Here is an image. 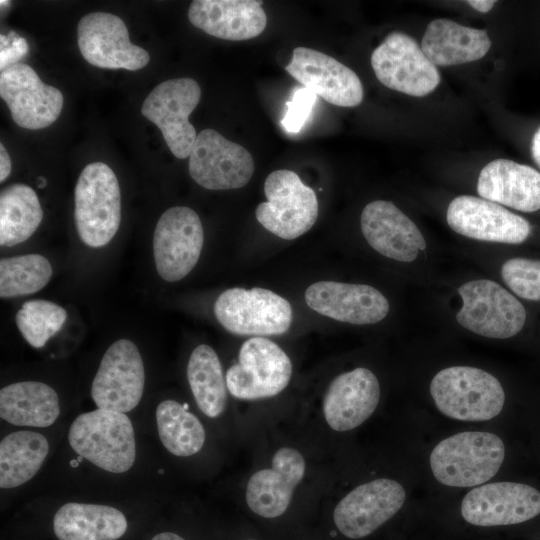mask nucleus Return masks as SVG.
Listing matches in <instances>:
<instances>
[{
  "mask_svg": "<svg viewBox=\"0 0 540 540\" xmlns=\"http://www.w3.org/2000/svg\"><path fill=\"white\" fill-rule=\"evenodd\" d=\"M505 284L519 297L540 300V260L512 258L507 260L501 269Z\"/></svg>",
  "mask_w": 540,
  "mask_h": 540,
  "instance_id": "nucleus-35",
  "label": "nucleus"
},
{
  "mask_svg": "<svg viewBox=\"0 0 540 540\" xmlns=\"http://www.w3.org/2000/svg\"><path fill=\"white\" fill-rule=\"evenodd\" d=\"M0 96L14 122L25 129H43L54 123L63 107L62 92L45 84L25 63L12 64L1 71Z\"/></svg>",
  "mask_w": 540,
  "mask_h": 540,
  "instance_id": "nucleus-15",
  "label": "nucleus"
},
{
  "mask_svg": "<svg viewBox=\"0 0 540 540\" xmlns=\"http://www.w3.org/2000/svg\"><path fill=\"white\" fill-rule=\"evenodd\" d=\"M156 422L163 446L173 455L187 457L198 453L206 438L199 419L179 402L167 399L156 408Z\"/></svg>",
  "mask_w": 540,
  "mask_h": 540,
  "instance_id": "nucleus-32",
  "label": "nucleus"
},
{
  "mask_svg": "<svg viewBox=\"0 0 540 540\" xmlns=\"http://www.w3.org/2000/svg\"><path fill=\"white\" fill-rule=\"evenodd\" d=\"M74 202L81 241L92 248L106 246L121 222V192L113 170L103 162L88 164L78 177Z\"/></svg>",
  "mask_w": 540,
  "mask_h": 540,
  "instance_id": "nucleus-4",
  "label": "nucleus"
},
{
  "mask_svg": "<svg viewBox=\"0 0 540 540\" xmlns=\"http://www.w3.org/2000/svg\"><path fill=\"white\" fill-rule=\"evenodd\" d=\"M531 153L534 161L540 167V127L533 135L531 143Z\"/></svg>",
  "mask_w": 540,
  "mask_h": 540,
  "instance_id": "nucleus-40",
  "label": "nucleus"
},
{
  "mask_svg": "<svg viewBox=\"0 0 540 540\" xmlns=\"http://www.w3.org/2000/svg\"><path fill=\"white\" fill-rule=\"evenodd\" d=\"M257 0H195L188 9L192 25L224 40L242 41L260 35L267 16Z\"/></svg>",
  "mask_w": 540,
  "mask_h": 540,
  "instance_id": "nucleus-24",
  "label": "nucleus"
},
{
  "mask_svg": "<svg viewBox=\"0 0 540 540\" xmlns=\"http://www.w3.org/2000/svg\"><path fill=\"white\" fill-rule=\"evenodd\" d=\"M77 42L83 58L99 68L135 71L150 60L145 49L130 42L125 23L112 13L92 12L82 17Z\"/></svg>",
  "mask_w": 540,
  "mask_h": 540,
  "instance_id": "nucleus-14",
  "label": "nucleus"
},
{
  "mask_svg": "<svg viewBox=\"0 0 540 540\" xmlns=\"http://www.w3.org/2000/svg\"><path fill=\"white\" fill-rule=\"evenodd\" d=\"M305 301L323 316L355 325L377 323L389 312L386 297L365 284L319 281L306 289Z\"/></svg>",
  "mask_w": 540,
  "mask_h": 540,
  "instance_id": "nucleus-20",
  "label": "nucleus"
},
{
  "mask_svg": "<svg viewBox=\"0 0 540 540\" xmlns=\"http://www.w3.org/2000/svg\"><path fill=\"white\" fill-rule=\"evenodd\" d=\"M264 193L267 201L257 206L255 216L269 232L293 240L315 224L318 217L316 193L297 173L286 169L271 172L264 182Z\"/></svg>",
  "mask_w": 540,
  "mask_h": 540,
  "instance_id": "nucleus-6",
  "label": "nucleus"
},
{
  "mask_svg": "<svg viewBox=\"0 0 540 540\" xmlns=\"http://www.w3.org/2000/svg\"><path fill=\"white\" fill-rule=\"evenodd\" d=\"M127 526L120 510L100 504L66 503L53 518L58 540H117Z\"/></svg>",
  "mask_w": 540,
  "mask_h": 540,
  "instance_id": "nucleus-27",
  "label": "nucleus"
},
{
  "mask_svg": "<svg viewBox=\"0 0 540 540\" xmlns=\"http://www.w3.org/2000/svg\"><path fill=\"white\" fill-rule=\"evenodd\" d=\"M43 219V210L33 188L15 183L0 194V245L14 246L30 238Z\"/></svg>",
  "mask_w": 540,
  "mask_h": 540,
  "instance_id": "nucleus-31",
  "label": "nucleus"
},
{
  "mask_svg": "<svg viewBox=\"0 0 540 540\" xmlns=\"http://www.w3.org/2000/svg\"><path fill=\"white\" fill-rule=\"evenodd\" d=\"M53 274L47 258L40 254H25L0 260V296L14 298L38 292Z\"/></svg>",
  "mask_w": 540,
  "mask_h": 540,
  "instance_id": "nucleus-33",
  "label": "nucleus"
},
{
  "mask_svg": "<svg viewBox=\"0 0 540 540\" xmlns=\"http://www.w3.org/2000/svg\"><path fill=\"white\" fill-rule=\"evenodd\" d=\"M72 449L97 467L128 471L136 458L132 422L124 413L96 409L75 418L68 432Z\"/></svg>",
  "mask_w": 540,
  "mask_h": 540,
  "instance_id": "nucleus-2",
  "label": "nucleus"
},
{
  "mask_svg": "<svg viewBox=\"0 0 540 540\" xmlns=\"http://www.w3.org/2000/svg\"><path fill=\"white\" fill-rule=\"evenodd\" d=\"M11 159L4 145L0 144V182H3L11 172Z\"/></svg>",
  "mask_w": 540,
  "mask_h": 540,
  "instance_id": "nucleus-38",
  "label": "nucleus"
},
{
  "mask_svg": "<svg viewBox=\"0 0 540 540\" xmlns=\"http://www.w3.org/2000/svg\"><path fill=\"white\" fill-rule=\"evenodd\" d=\"M467 3L481 13H487L492 9L496 1L494 0H470Z\"/></svg>",
  "mask_w": 540,
  "mask_h": 540,
  "instance_id": "nucleus-39",
  "label": "nucleus"
},
{
  "mask_svg": "<svg viewBox=\"0 0 540 540\" xmlns=\"http://www.w3.org/2000/svg\"><path fill=\"white\" fill-rule=\"evenodd\" d=\"M360 225L368 244L387 258L411 262L426 248L418 227L392 202L375 200L367 204Z\"/></svg>",
  "mask_w": 540,
  "mask_h": 540,
  "instance_id": "nucleus-21",
  "label": "nucleus"
},
{
  "mask_svg": "<svg viewBox=\"0 0 540 540\" xmlns=\"http://www.w3.org/2000/svg\"><path fill=\"white\" fill-rule=\"evenodd\" d=\"M189 174L203 188L227 190L244 187L254 172V160L243 146L213 129L197 134L189 155Z\"/></svg>",
  "mask_w": 540,
  "mask_h": 540,
  "instance_id": "nucleus-13",
  "label": "nucleus"
},
{
  "mask_svg": "<svg viewBox=\"0 0 540 540\" xmlns=\"http://www.w3.org/2000/svg\"><path fill=\"white\" fill-rule=\"evenodd\" d=\"M477 192L491 202L534 212L540 209V172L512 160L495 159L482 168Z\"/></svg>",
  "mask_w": 540,
  "mask_h": 540,
  "instance_id": "nucleus-25",
  "label": "nucleus"
},
{
  "mask_svg": "<svg viewBox=\"0 0 540 540\" xmlns=\"http://www.w3.org/2000/svg\"><path fill=\"white\" fill-rule=\"evenodd\" d=\"M405 498V490L397 481L375 479L345 495L333 511V521L344 536L364 538L391 519Z\"/></svg>",
  "mask_w": 540,
  "mask_h": 540,
  "instance_id": "nucleus-16",
  "label": "nucleus"
},
{
  "mask_svg": "<svg viewBox=\"0 0 540 540\" xmlns=\"http://www.w3.org/2000/svg\"><path fill=\"white\" fill-rule=\"evenodd\" d=\"M305 468L304 457L298 450L278 449L271 468L258 470L247 482L245 499L250 510L264 518H276L285 513Z\"/></svg>",
  "mask_w": 540,
  "mask_h": 540,
  "instance_id": "nucleus-22",
  "label": "nucleus"
},
{
  "mask_svg": "<svg viewBox=\"0 0 540 540\" xmlns=\"http://www.w3.org/2000/svg\"><path fill=\"white\" fill-rule=\"evenodd\" d=\"M204 244L198 214L186 206L167 209L159 218L153 235L157 273L168 282L188 275L197 264Z\"/></svg>",
  "mask_w": 540,
  "mask_h": 540,
  "instance_id": "nucleus-11",
  "label": "nucleus"
},
{
  "mask_svg": "<svg viewBox=\"0 0 540 540\" xmlns=\"http://www.w3.org/2000/svg\"><path fill=\"white\" fill-rule=\"evenodd\" d=\"M246 540H254V539H246Z\"/></svg>",
  "mask_w": 540,
  "mask_h": 540,
  "instance_id": "nucleus-43",
  "label": "nucleus"
},
{
  "mask_svg": "<svg viewBox=\"0 0 540 540\" xmlns=\"http://www.w3.org/2000/svg\"><path fill=\"white\" fill-rule=\"evenodd\" d=\"M49 443L40 433L16 431L0 442V487L15 488L29 481L41 468Z\"/></svg>",
  "mask_w": 540,
  "mask_h": 540,
  "instance_id": "nucleus-29",
  "label": "nucleus"
},
{
  "mask_svg": "<svg viewBox=\"0 0 540 540\" xmlns=\"http://www.w3.org/2000/svg\"><path fill=\"white\" fill-rule=\"evenodd\" d=\"M47 184V181L44 177H38V187L39 188H43L44 186H46Z\"/></svg>",
  "mask_w": 540,
  "mask_h": 540,
  "instance_id": "nucleus-42",
  "label": "nucleus"
},
{
  "mask_svg": "<svg viewBox=\"0 0 540 540\" xmlns=\"http://www.w3.org/2000/svg\"><path fill=\"white\" fill-rule=\"evenodd\" d=\"M462 307L457 322L478 335L506 339L518 334L526 321L522 303L498 283L479 279L458 288Z\"/></svg>",
  "mask_w": 540,
  "mask_h": 540,
  "instance_id": "nucleus-7",
  "label": "nucleus"
},
{
  "mask_svg": "<svg viewBox=\"0 0 540 540\" xmlns=\"http://www.w3.org/2000/svg\"><path fill=\"white\" fill-rule=\"evenodd\" d=\"M291 376L292 363L283 349L265 337H252L242 344L238 362L227 370L225 378L232 396L255 400L279 394Z\"/></svg>",
  "mask_w": 540,
  "mask_h": 540,
  "instance_id": "nucleus-8",
  "label": "nucleus"
},
{
  "mask_svg": "<svg viewBox=\"0 0 540 540\" xmlns=\"http://www.w3.org/2000/svg\"><path fill=\"white\" fill-rule=\"evenodd\" d=\"M317 95L311 90L298 88L286 102V112L281 125L288 133H298L309 119Z\"/></svg>",
  "mask_w": 540,
  "mask_h": 540,
  "instance_id": "nucleus-36",
  "label": "nucleus"
},
{
  "mask_svg": "<svg viewBox=\"0 0 540 540\" xmlns=\"http://www.w3.org/2000/svg\"><path fill=\"white\" fill-rule=\"evenodd\" d=\"M446 219L456 233L481 241L520 244L531 233L525 218L500 204L469 195L455 197L450 202Z\"/></svg>",
  "mask_w": 540,
  "mask_h": 540,
  "instance_id": "nucleus-18",
  "label": "nucleus"
},
{
  "mask_svg": "<svg viewBox=\"0 0 540 540\" xmlns=\"http://www.w3.org/2000/svg\"><path fill=\"white\" fill-rule=\"evenodd\" d=\"M187 379L199 409L206 416H220L227 403L226 378L215 350L206 345L197 346L187 364Z\"/></svg>",
  "mask_w": 540,
  "mask_h": 540,
  "instance_id": "nucleus-30",
  "label": "nucleus"
},
{
  "mask_svg": "<svg viewBox=\"0 0 540 540\" xmlns=\"http://www.w3.org/2000/svg\"><path fill=\"white\" fill-rule=\"evenodd\" d=\"M66 310L48 300H30L17 311L15 321L23 338L34 348L43 347L63 326Z\"/></svg>",
  "mask_w": 540,
  "mask_h": 540,
  "instance_id": "nucleus-34",
  "label": "nucleus"
},
{
  "mask_svg": "<svg viewBox=\"0 0 540 540\" xmlns=\"http://www.w3.org/2000/svg\"><path fill=\"white\" fill-rule=\"evenodd\" d=\"M437 409L461 421H487L496 417L505 402L501 383L492 374L470 366L439 371L430 383Z\"/></svg>",
  "mask_w": 540,
  "mask_h": 540,
  "instance_id": "nucleus-3",
  "label": "nucleus"
},
{
  "mask_svg": "<svg viewBox=\"0 0 540 540\" xmlns=\"http://www.w3.org/2000/svg\"><path fill=\"white\" fill-rule=\"evenodd\" d=\"M59 414L58 395L43 382H16L0 391V417L13 425L44 428Z\"/></svg>",
  "mask_w": 540,
  "mask_h": 540,
  "instance_id": "nucleus-28",
  "label": "nucleus"
},
{
  "mask_svg": "<svg viewBox=\"0 0 540 540\" xmlns=\"http://www.w3.org/2000/svg\"><path fill=\"white\" fill-rule=\"evenodd\" d=\"M285 70L327 102L354 107L363 100V86L357 74L335 58L307 47H296Z\"/></svg>",
  "mask_w": 540,
  "mask_h": 540,
  "instance_id": "nucleus-19",
  "label": "nucleus"
},
{
  "mask_svg": "<svg viewBox=\"0 0 540 540\" xmlns=\"http://www.w3.org/2000/svg\"><path fill=\"white\" fill-rule=\"evenodd\" d=\"M12 45V47L1 52V71L12 64L18 63L17 59L28 51L27 43L23 38L14 39Z\"/></svg>",
  "mask_w": 540,
  "mask_h": 540,
  "instance_id": "nucleus-37",
  "label": "nucleus"
},
{
  "mask_svg": "<svg viewBox=\"0 0 540 540\" xmlns=\"http://www.w3.org/2000/svg\"><path fill=\"white\" fill-rule=\"evenodd\" d=\"M540 513V492L515 482H494L473 488L462 500L461 514L472 525L519 524Z\"/></svg>",
  "mask_w": 540,
  "mask_h": 540,
  "instance_id": "nucleus-17",
  "label": "nucleus"
},
{
  "mask_svg": "<svg viewBox=\"0 0 540 540\" xmlns=\"http://www.w3.org/2000/svg\"><path fill=\"white\" fill-rule=\"evenodd\" d=\"M371 65L377 79L398 92L423 97L440 82L437 67L411 36L392 32L372 52Z\"/></svg>",
  "mask_w": 540,
  "mask_h": 540,
  "instance_id": "nucleus-10",
  "label": "nucleus"
},
{
  "mask_svg": "<svg viewBox=\"0 0 540 540\" xmlns=\"http://www.w3.org/2000/svg\"><path fill=\"white\" fill-rule=\"evenodd\" d=\"M201 98L199 84L182 77L158 84L145 98L141 113L161 131L172 152L179 158L189 157L197 134L189 116Z\"/></svg>",
  "mask_w": 540,
  "mask_h": 540,
  "instance_id": "nucleus-9",
  "label": "nucleus"
},
{
  "mask_svg": "<svg viewBox=\"0 0 540 540\" xmlns=\"http://www.w3.org/2000/svg\"><path fill=\"white\" fill-rule=\"evenodd\" d=\"M145 370L137 346L128 339L115 341L102 357L91 385L98 409L127 413L140 402Z\"/></svg>",
  "mask_w": 540,
  "mask_h": 540,
  "instance_id": "nucleus-12",
  "label": "nucleus"
},
{
  "mask_svg": "<svg viewBox=\"0 0 540 540\" xmlns=\"http://www.w3.org/2000/svg\"><path fill=\"white\" fill-rule=\"evenodd\" d=\"M505 457L503 441L491 432L466 431L439 442L431 452L434 477L450 487L479 486L495 476Z\"/></svg>",
  "mask_w": 540,
  "mask_h": 540,
  "instance_id": "nucleus-1",
  "label": "nucleus"
},
{
  "mask_svg": "<svg viewBox=\"0 0 540 540\" xmlns=\"http://www.w3.org/2000/svg\"><path fill=\"white\" fill-rule=\"evenodd\" d=\"M151 540H185L180 535L173 532H161L152 537Z\"/></svg>",
  "mask_w": 540,
  "mask_h": 540,
  "instance_id": "nucleus-41",
  "label": "nucleus"
},
{
  "mask_svg": "<svg viewBox=\"0 0 540 540\" xmlns=\"http://www.w3.org/2000/svg\"><path fill=\"white\" fill-rule=\"evenodd\" d=\"M490 47L491 40L486 30L463 26L444 18L428 24L421 42L424 54L435 66L479 60Z\"/></svg>",
  "mask_w": 540,
  "mask_h": 540,
  "instance_id": "nucleus-26",
  "label": "nucleus"
},
{
  "mask_svg": "<svg viewBox=\"0 0 540 540\" xmlns=\"http://www.w3.org/2000/svg\"><path fill=\"white\" fill-rule=\"evenodd\" d=\"M218 322L230 333L264 337L288 331L293 318L291 304L279 294L260 287H233L214 303Z\"/></svg>",
  "mask_w": 540,
  "mask_h": 540,
  "instance_id": "nucleus-5",
  "label": "nucleus"
},
{
  "mask_svg": "<svg viewBox=\"0 0 540 540\" xmlns=\"http://www.w3.org/2000/svg\"><path fill=\"white\" fill-rule=\"evenodd\" d=\"M375 374L358 367L335 377L323 398V414L331 429L344 432L364 423L380 400Z\"/></svg>",
  "mask_w": 540,
  "mask_h": 540,
  "instance_id": "nucleus-23",
  "label": "nucleus"
}]
</instances>
